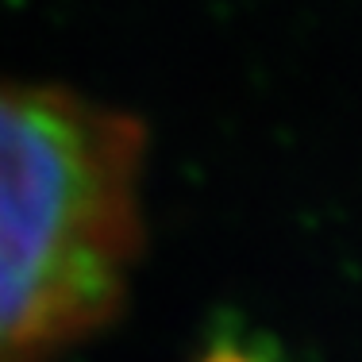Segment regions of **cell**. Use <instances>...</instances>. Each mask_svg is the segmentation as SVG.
Wrapping results in <instances>:
<instances>
[{
	"label": "cell",
	"mask_w": 362,
	"mask_h": 362,
	"mask_svg": "<svg viewBox=\"0 0 362 362\" xmlns=\"http://www.w3.org/2000/svg\"><path fill=\"white\" fill-rule=\"evenodd\" d=\"M143 127L0 77V362H54L119 313L143 247Z\"/></svg>",
	"instance_id": "obj_1"
},
{
	"label": "cell",
	"mask_w": 362,
	"mask_h": 362,
	"mask_svg": "<svg viewBox=\"0 0 362 362\" xmlns=\"http://www.w3.org/2000/svg\"><path fill=\"white\" fill-rule=\"evenodd\" d=\"M212 362H247V358H239V355H220V358H212Z\"/></svg>",
	"instance_id": "obj_2"
}]
</instances>
